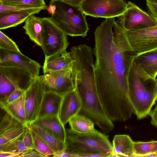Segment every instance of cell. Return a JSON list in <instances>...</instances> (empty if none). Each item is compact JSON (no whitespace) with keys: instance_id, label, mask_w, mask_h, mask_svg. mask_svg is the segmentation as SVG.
<instances>
[{"instance_id":"obj_1","label":"cell","mask_w":157,"mask_h":157,"mask_svg":"<svg viewBox=\"0 0 157 157\" xmlns=\"http://www.w3.org/2000/svg\"><path fill=\"white\" fill-rule=\"evenodd\" d=\"M94 35V73L100 99L110 120L125 122L133 113L128 77L136 55L114 17L106 18Z\"/></svg>"},{"instance_id":"obj_2","label":"cell","mask_w":157,"mask_h":157,"mask_svg":"<svg viewBox=\"0 0 157 157\" xmlns=\"http://www.w3.org/2000/svg\"><path fill=\"white\" fill-rule=\"evenodd\" d=\"M75 89L81 99V108L78 114L90 119L103 131L113 129V121L105 113L98 94L95 81L94 63L83 60L73 67Z\"/></svg>"},{"instance_id":"obj_3","label":"cell","mask_w":157,"mask_h":157,"mask_svg":"<svg viewBox=\"0 0 157 157\" xmlns=\"http://www.w3.org/2000/svg\"><path fill=\"white\" fill-rule=\"evenodd\" d=\"M128 84L133 113L139 120L150 114L156 101V79L148 75L134 61L130 69Z\"/></svg>"},{"instance_id":"obj_4","label":"cell","mask_w":157,"mask_h":157,"mask_svg":"<svg viewBox=\"0 0 157 157\" xmlns=\"http://www.w3.org/2000/svg\"><path fill=\"white\" fill-rule=\"evenodd\" d=\"M65 150L74 157H86L92 153L106 154L112 151V144L109 136L98 133H80L71 128L66 129Z\"/></svg>"},{"instance_id":"obj_5","label":"cell","mask_w":157,"mask_h":157,"mask_svg":"<svg viewBox=\"0 0 157 157\" xmlns=\"http://www.w3.org/2000/svg\"><path fill=\"white\" fill-rule=\"evenodd\" d=\"M55 6L51 15L53 22L67 35L85 37L89 30L85 15L79 6L63 0H51Z\"/></svg>"},{"instance_id":"obj_6","label":"cell","mask_w":157,"mask_h":157,"mask_svg":"<svg viewBox=\"0 0 157 157\" xmlns=\"http://www.w3.org/2000/svg\"><path fill=\"white\" fill-rule=\"evenodd\" d=\"M36 77L18 68L0 67V106L6 104L8 98L16 89L27 90Z\"/></svg>"},{"instance_id":"obj_7","label":"cell","mask_w":157,"mask_h":157,"mask_svg":"<svg viewBox=\"0 0 157 157\" xmlns=\"http://www.w3.org/2000/svg\"><path fill=\"white\" fill-rule=\"evenodd\" d=\"M127 6L124 0H82L79 7L86 15L106 19L121 16Z\"/></svg>"},{"instance_id":"obj_8","label":"cell","mask_w":157,"mask_h":157,"mask_svg":"<svg viewBox=\"0 0 157 157\" xmlns=\"http://www.w3.org/2000/svg\"><path fill=\"white\" fill-rule=\"evenodd\" d=\"M41 18L43 31L41 47L45 57L66 50L69 44L67 35L53 22L50 17Z\"/></svg>"},{"instance_id":"obj_9","label":"cell","mask_w":157,"mask_h":157,"mask_svg":"<svg viewBox=\"0 0 157 157\" xmlns=\"http://www.w3.org/2000/svg\"><path fill=\"white\" fill-rule=\"evenodd\" d=\"M126 10L118 20V23L126 31L142 30L157 26V21L131 2L127 3Z\"/></svg>"},{"instance_id":"obj_10","label":"cell","mask_w":157,"mask_h":157,"mask_svg":"<svg viewBox=\"0 0 157 157\" xmlns=\"http://www.w3.org/2000/svg\"><path fill=\"white\" fill-rule=\"evenodd\" d=\"M43 75L45 92L52 91L63 96L75 89L72 68L48 71Z\"/></svg>"},{"instance_id":"obj_11","label":"cell","mask_w":157,"mask_h":157,"mask_svg":"<svg viewBox=\"0 0 157 157\" xmlns=\"http://www.w3.org/2000/svg\"><path fill=\"white\" fill-rule=\"evenodd\" d=\"M45 92L43 75L38 76L25 91V102L27 124L37 119Z\"/></svg>"},{"instance_id":"obj_12","label":"cell","mask_w":157,"mask_h":157,"mask_svg":"<svg viewBox=\"0 0 157 157\" xmlns=\"http://www.w3.org/2000/svg\"><path fill=\"white\" fill-rule=\"evenodd\" d=\"M125 31L129 44L136 55L157 50V26L140 30Z\"/></svg>"},{"instance_id":"obj_13","label":"cell","mask_w":157,"mask_h":157,"mask_svg":"<svg viewBox=\"0 0 157 157\" xmlns=\"http://www.w3.org/2000/svg\"><path fill=\"white\" fill-rule=\"evenodd\" d=\"M0 67L18 68L36 77L39 76L41 66L22 53L0 48Z\"/></svg>"},{"instance_id":"obj_14","label":"cell","mask_w":157,"mask_h":157,"mask_svg":"<svg viewBox=\"0 0 157 157\" xmlns=\"http://www.w3.org/2000/svg\"><path fill=\"white\" fill-rule=\"evenodd\" d=\"M25 125L8 113L1 119L0 123V146L16 138L25 131Z\"/></svg>"},{"instance_id":"obj_15","label":"cell","mask_w":157,"mask_h":157,"mask_svg":"<svg viewBox=\"0 0 157 157\" xmlns=\"http://www.w3.org/2000/svg\"><path fill=\"white\" fill-rule=\"evenodd\" d=\"M81 105L80 98L75 89L63 96L58 117L63 124L78 114Z\"/></svg>"},{"instance_id":"obj_16","label":"cell","mask_w":157,"mask_h":157,"mask_svg":"<svg viewBox=\"0 0 157 157\" xmlns=\"http://www.w3.org/2000/svg\"><path fill=\"white\" fill-rule=\"evenodd\" d=\"M30 124L45 130L61 141L64 142L65 141L66 129L58 116H47L37 118Z\"/></svg>"},{"instance_id":"obj_17","label":"cell","mask_w":157,"mask_h":157,"mask_svg":"<svg viewBox=\"0 0 157 157\" xmlns=\"http://www.w3.org/2000/svg\"><path fill=\"white\" fill-rule=\"evenodd\" d=\"M72 66L71 52L64 50L45 57L43 70L44 73L48 71L70 69Z\"/></svg>"},{"instance_id":"obj_18","label":"cell","mask_w":157,"mask_h":157,"mask_svg":"<svg viewBox=\"0 0 157 157\" xmlns=\"http://www.w3.org/2000/svg\"><path fill=\"white\" fill-rule=\"evenodd\" d=\"M62 98L63 96L55 92H45L37 119L47 116H58Z\"/></svg>"},{"instance_id":"obj_19","label":"cell","mask_w":157,"mask_h":157,"mask_svg":"<svg viewBox=\"0 0 157 157\" xmlns=\"http://www.w3.org/2000/svg\"><path fill=\"white\" fill-rule=\"evenodd\" d=\"M42 8L11 12L0 15V29L15 27L25 21L30 15L38 13Z\"/></svg>"},{"instance_id":"obj_20","label":"cell","mask_w":157,"mask_h":157,"mask_svg":"<svg viewBox=\"0 0 157 157\" xmlns=\"http://www.w3.org/2000/svg\"><path fill=\"white\" fill-rule=\"evenodd\" d=\"M134 61L152 78L157 77V50L137 55Z\"/></svg>"},{"instance_id":"obj_21","label":"cell","mask_w":157,"mask_h":157,"mask_svg":"<svg viewBox=\"0 0 157 157\" xmlns=\"http://www.w3.org/2000/svg\"><path fill=\"white\" fill-rule=\"evenodd\" d=\"M34 15H31L27 18L23 28L31 40L41 47L42 42L43 22L41 18Z\"/></svg>"},{"instance_id":"obj_22","label":"cell","mask_w":157,"mask_h":157,"mask_svg":"<svg viewBox=\"0 0 157 157\" xmlns=\"http://www.w3.org/2000/svg\"><path fill=\"white\" fill-rule=\"evenodd\" d=\"M134 142L129 136L116 135L113 141L112 151L119 157H134Z\"/></svg>"},{"instance_id":"obj_23","label":"cell","mask_w":157,"mask_h":157,"mask_svg":"<svg viewBox=\"0 0 157 157\" xmlns=\"http://www.w3.org/2000/svg\"><path fill=\"white\" fill-rule=\"evenodd\" d=\"M0 107L6 112L24 124L27 125L25 92L18 98L14 101L10 103H7Z\"/></svg>"},{"instance_id":"obj_24","label":"cell","mask_w":157,"mask_h":157,"mask_svg":"<svg viewBox=\"0 0 157 157\" xmlns=\"http://www.w3.org/2000/svg\"><path fill=\"white\" fill-rule=\"evenodd\" d=\"M68 122L71 128L80 133H98L94 128V124L90 119L83 116L76 115L71 117Z\"/></svg>"},{"instance_id":"obj_25","label":"cell","mask_w":157,"mask_h":157,"mask_svg":"<svg viewBox=\"0 0 157 157\" xmlns=\"http://www.w3.org/2000/svg\"><path fill=\"white\" fill-rule=\"evenodd\" d=\"M30 129L40 138L54 152L65 149L64 142L61 141L45 130L35 125L28 124Z\"/></svg>"},{"instance_id":"obj_26","label":"cell","mask_w":157,"mask_h":157,"mask_svg":"<svg viewBox=\"0 0 157 157\" xmlns=\"http://www.w3.org/2000/svg\"><path fill=\"white\" fill-rule=\"evenodd\" d=\"M134 157H146L149 154L157 153V141L134 142Z\"/></svg>"},{"instance_id":"obj_27","label":"cell","mask_w":157,"mask_h":157,"mask_svg":"<svg viewBox=\"0 0 157 157\" xmlns=\"http://www.w3.org/2000/svg\"><path fill=\"white\" fill-rule=\"evenodd\" d=\"M2 3L22 8H42L44 10H47L48 7L46 4L44 0H16Z\"/></svg>"},{"instance_id":"obj_28","label":"cell","mask_w":157,"mask_h":157,"mask_svg":"<svg viewBox=\"0 0 157 157\" xmlns=\"http://www.w3.org/2000/svg\"><path fill=\"white\" fill-rule=\"evenodd\" d=\"M30 130L33 139L34 149L44 157L53 155L54 151L36 134Z\"/></svg>"},{"instance_id":"obj_29","label":"cell","mask_w":157,"mask_h":157,"mask_svg":"<svg viewBox=\"0 0 157 157\" xmlns=\"http://www.w3.org/2000/svg\"><path fill=\"white\" fill-rule=\"evenodd\" d=\"M0 48L21 53L16 43L1 31H0Z\"/></svg>"},{"instance_id":"obj_30","label":"cell","mask_w":157,"mask_h":157,"mask_svg":"<svg viewBox=\"0 0 157 157\" xmlns=\"http://www.w3.org/2000/svg\"><path fill=\"white\" fill-rule=\"evenodd\" d=\"M25 132L14 140L0 146V152H18V148L19 143L22 139Z\"/></svg>"},{"instance_id":"obj_31","label":"cell","mask_w":157,"mask_h":157,"mask_svg":"<svg viewBox=\"0 0 157 157\" xmlns=\"http://www.w3.org/2000/svg\"><path fill=\"white\" fill-rule=\"evenodd\" d=\"M22 140L27 149H34L33 141L31 130L27 126Z\"/></svg>"},{"instance_id":"obj_32","label":"cell","mask_w":157,"mask_h":157,"mask_svg":"<svg viewBox=\"0 0 157 157\" xmlns=\"http://www.w3.org/2000/svg\"><path fill=\"white\" fill-rule=\"evenodd\" d=\"M25 91L19 89H15L8 98L6 104L11 103L18 98Z\"/></svg>"},{"instance_id":"obj_33","label":"cell","mask_w":157,"mask_h":157,"mask_svg":"<svg viewBox=\"0 0 157 157\" xmlns=\"http://www.w3.org/2000/svg\"><path fill=\"white\" fill-rule=\"evenodd\" d=\"M44 155L34 149H27L21 154L20 157H43Z\"/></svg>"},{"instance_id":"obj_34","label":"cell","mask_w":157,"mask_h":157,"mask_svg":"<svg viewBox=\"0 0 157 157\" xmlns=\"http://www.w3.org/2000/svg\"><path fill=\"white\" fill-rule=\"evenodd\" d=\"M149 115L151 118V124L157 127V104L154 109L151 110Z\"/></svg>"},{"instance_id":"obj_35","label":"cell","mask_w":157,"mask_h":157,"mask_svg":"<svg viewBox=\"0 0 157 157\" xmlns=\"http://www.w3.org/2000/svg\"><path fill=\"white\" fill-rule=\"evenodd\" d=\"M22 153L20 152H0V157H20Z\"/></svg>"},{"instance_id":"obj_36","label":"cell","mask_w":157,"mask_h":157,"mask_svg":"<svg viewBox=\"0 0 157 157\" xmlns=\"http://www.w3.org/2000/svg\"><path fill=\"white\" fill-rule=\"evenodd\" d=\"M147 6L151 15L157 16V4L147 3Z\"/></svg>"},{"instance_id":"obj_37","label":"cell","mask_w":157,"mask_h":157,"mask_svg":"<svg viewBox=\"0 0 157 157\" xmlns=\"http://www.w3.org/2000/svg\"><path fill=\"white\" fill-rule=\"evenodd\" d=\"M55 157H74V156L68 153L65 150L55 152L53 155Z\"/></svg>"},{"instance_id":"obj_38","label":"cell","mask_w":157,"mask_h":157,"mask_svg":"<svg viewBox=\"0 0 157 157\" xmlns=\"http://www.w3.org/2000/svg\"><path fill=\"white\" fill-rule=\"evenodd\" d=\"M65 2L73 5L79 6L82 0H63Z\"/></svg>"},{"instance_id":"obj_39","label":"cell","mask_w":157,"mask_h":157,"mask_svg":"<svg viewBox=\"0 0 157 157\" xmlns=\"http://www.w3.org/2000/svg\"><path fill=\"white\" fill-rule=\"evenodd\" d=\"M147 3L157 4V0H146Z\"/></svg>"},{"instance_id":"obj_40","label":"cell","mask_w":157,"mask_h":157,"mask_svg":"<svg viewBox=\"0 0 157 157\" xmlns=\"http://www.w3.org/2000/svg\"><path fill=\"white\" fill-rule=\"evenodd\" d=\"M16 0H0V3H3L5 2L15 1Z\"/></svg>"},{"instance_id":"obj_41","label":"cell","mask_w":157,"mask_h":157,"mask_svg":"<svg viewBox=\"0 0 157 157\" xmlns=\"http://www.w3.org/2000/svg\"><path fill=\"white\" fill-rule=\"evenodd\" d=\"M156 83L157 84V77L156 78ZM156 101H157V97H156Z\"/></svg>"},{"instance_id":"obj_42","label":"cell","mask_w":157,"mask_h":157,"mask_svg":"<svg viewBox=\"0 0 157 157\" xmlns=\"http://www.w3.org/2000/svg\"><path fill=\"white\" fill-rule=\"evenodd\" d=\"M156 19L157 21V16H156V17H154Z\"/></svg>"}]
</instances>
